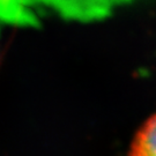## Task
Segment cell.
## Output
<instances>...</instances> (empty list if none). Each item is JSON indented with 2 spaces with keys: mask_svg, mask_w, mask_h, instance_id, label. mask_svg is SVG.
<instances>
[{
  "mask_svg": "<svg viewBox=\"0 0 156 156\" xmlns=\"http://www.w3.org/2000/svg\"><path fill=\"white\" fill-rule=\"evenodd\" d=\"M138 0H46L48 15L64 20L93 22L112 15L119 8Z\"/></svg>",
  "mask_w": 156,
  "mask_h": 156,
  "instance_id": "cell-1",
  "label": "cell"
},
{
  "mask_svg": "<svg viewBox=\"0 0 156 156\" xmlns=\"http://www.w3.org/2000/svg\"><path fill=\"white\" fill-rule=\"evenodd\" d=\"M42 17L41 0H0V27H37Z\"/></svg>",
  "mask_w": 156,
  "mask_h": 156,
  "instance_id": "cell-2",
  "label": "cell"
},
{
  "mask_svg": "<svg viewBox=\"0 0 156 156\" xmlns=\"http://www.w3.org/2000/svg\"><path fill=\"white\" fill-rule=\"evenodd\" d=\"M129 156H156V115L148 118L135 133Z\"/></svg>",
  "mask_w": 156,
  "mask_h": 156,
  "instance_id": "cell-3",
  "label": "cell"
}]
</instances>
